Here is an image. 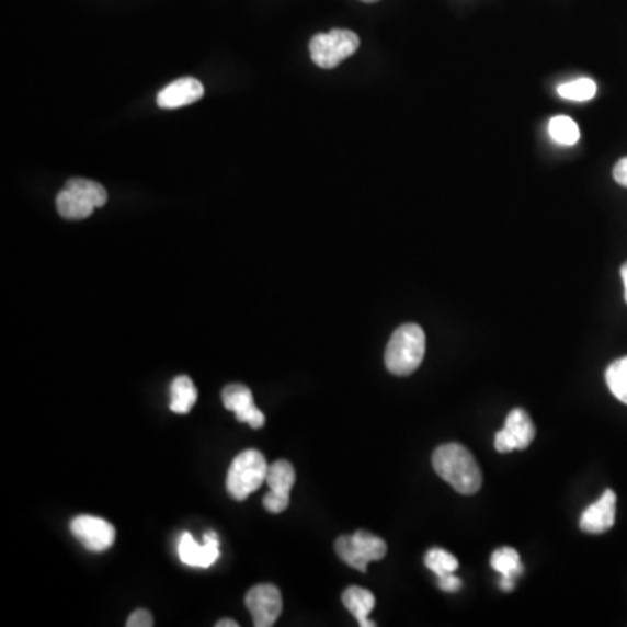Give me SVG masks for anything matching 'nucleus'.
<instances>
[{
    "label": "nucleus",
    "mask_w": 627,
    "mask_h": 627,
    "mask_svg": "<svg viewBox=\"0 0 627 627\" xmlns=\"http://www.w3.org/2000/svg\"><path fill=\"white\" fill-rule=\"evenodd\" d=\"M605 378L612 395L619 399L620 403L627 404V356L614 361L606 369Z\"/></svg>",
    "instance_id": "obj_19"
},
{
    "label": "nucleus",
    "mask_w": 627,
    "mask_h": 627,
    "mask_svg": "<svg viewBox=\"0 0 627 627\" xmlns=\"http://www.w3.org/2000/svg\"><path fill=\"white\" fill-rule=\"evenodd\" d=\"M203 96L204 86L194 77H183L166 86L164 90L157 94V105L166 111H173V109L192 105Z\"/></svg>",
    "instance_id": "obj_14"
},
{
    "label": "nucleus",
    "mask_w": 627,
    "mask_h": 627,
    "mask_svg": "<svg viewBox=\"0 0 627 627\" xmlns=\"http://www.w3.org/2000/svg\"><path fill=\"white\" fill-rule=\"evenodd\" d=\"M614 180L619 183L620 187L627 189V157H623L614 166Z\"/></svg>",
    "instance_id": "obj_24"
},
{
    "label": "nucleus",
    "mask_w": 627,
    "mask_h": 627,
    "mask_svg": "<svg viewBox=\"0 0 627 627\" xmlns=\"http://www.w3.org/2000/svg\"><path fill=\"white\" fill-rule=\"evenodd\" d=\"M73 537L93 552L111 549L115 543V528L111 523L96 516H77L70 523Z\"/></svg>",
    "instance_id": "obj_8"
},
{
    "label": "nucleus",
    "mask_w": 627,
    "mask_h": 627,
    "mask_svg": "<svg viewBox=\"0 0 627 627\" xmlns=\"http://www.w3.org/2000/svg\"><path fill=\"white\" fill-rule=\"evenodd\" d=\"M490 563H492V568L495 572L501 573L502 577L511 579V581L514 582H516L517 577L523 573L522 558H520V555H517L516 549H513V547H501V549H497L492 555Z\"/></svg>",
    "instance_id": "obj_17"
},
{
    "label": "nucleus",
    "mask_w": 627,
    "mask_h": 627,
    "mask_svg": "<svg viewBox=\"0 0 627 627\" xmlns=\"http://www.w3.org/2000/svg\"><path fill=\"white\" fill-rule=\"evenodd\" d=\"M109 195L103 185L93 180H68L64 191L56 197V209L65 220H84L98 208L105 206Z\"/></svg>",
    "instance_id": "obj_3"
},
{
    "label": "nucleus",
    "mask_w": 627,
    "mask_h": 627,
    "mask_svg": "<svg viewBox=\"0 0 627 627\" xmlns=\"http://www.w3.org/2000/svg\"><path fill=\"white\" fill-rule=\"evenodd\" d=\"M437 585H440L441 590L446 591V593H457V591L463 588V581H460L455 573H449V575L440 577V579H437Z\"/></svg>",
    "instance_id": "obj_23"
},
{
    "label": "nucleus",
    "mask_w": 627,
    "mask_h": 627,
    "mask_svg": "<svg viewBox=\"0 0 627 627\" xmlns=\"http://www.w3.org/2000/svg\"><path fill=\"white\" fill-rule=\"evenodd\" d=\"M244 603L256 627L274 626L283 612L281 591L272 584H259L251 588L244 597Z\"/></svg>",
    "instance_id": "obj_7"
},
{
    "label": "nucleus",
    "mask_w": 627,
    "mask_h": 627,
    "mask_svg": "<svg viewBox=\"0 0 627 627\" xmlns=\"http://www.w3.org/2000/svg\"><path fill=\"white\" fill-rule=\"evenodd\" d=\"M295 479V469L288 460H277L269 466L267 485L271 492L263 497V508L267 509L269 513L280 514L288 509Z\"/></svg>",
    "instance_id": "obj_10"
},
{
    "label": "nucleus",
    "mask_w": 627,
    "mask_h": 627,
    "mask_svg": "<svg viewBox=\"0 0 627 627\" xmlns=\"http://www.w3.org/2000/svg\"><path fill=\"white\" fill-rule=\"evenodd\" d=\"M615 505H617V495L614 490H605L600 501L591 504L582 513L581 531L585 534L600 535L611 531L615 523Z\"/></svg>",
    "instance_id": "obj_13"
},
{
    "label": "nucleus",
    "mask_w": 627,
    "mask_h": 627,
    "mask_svg": "<svg viewBox=\"0 0 627 627\" xmlns=\"http://www.w3.org/2000/svg\"><path fill=\"white\" fill-rule=\"evenodd\" d=\"M425 567L440 579V577L449 575L457 572L458 560L454 555H449L445 549L434 547L425 555Z\"/></svg>",
    "instance_id": "obj_21"
},
{
    "label": "nucleus",
    "mask_w": 627,
    "mask_h": 627,
    "mask_svg": "<svg viewBox=\"0 0 627 627\" xmlns=\"http://www.w3.org/2000/svg\"><path fill=\"white\" fill-rule=\"evenodd\" d=\"M127 627H152L153 617L150 612L144 611V608H138V611L133 612L129 615V619L126 623Z\"/></svg>",
    "instance_id": "obj_22"
},
{
    "label": "nucleus",
    "mask_w": 627,
    "mask_h": 627,
    "mask_svg": "<svg viewBox=\"0 0 627 627\" xmlns=\"http://www.w3.org/2000/svg\"><path fill=\"white\" fill-rule=\"evenodd\" d=\"M596 82L593 79H588V77H582V79H575V81L565 82L558 88V94L565 100H570V102H588V100H593L596 96Z\"/></svg>",
    "instance_id": "obj_20"
},
{
    "label": "nucleus",
    "mask_w": 627,
    "mask_h": 627,
    "mask_svg": "<svg viewBox=\"0 0 627 627\" xmlns=\"http://www.w3.org/2000/svg\"><path fill=\"white\" fill-rule=\"evenodd\" d=\"M433 467L441 479H445L455 492L475 495L483 483V475L475 455L457 443L440 446L433 455Z\"/></svg>",
    "instance_id": "obj_1"
},
{
    "label": "nucleus",
    "mask_w": 627,
    "mask_h": 627,
    "mask_svg": "<svg viewBox=\"0 0 627 627\" xmlns=\"http://www.w3.org/2000/svg\"><path fill=\"white\" fill-rule=\"evenodd\" d=\"M425 356V333L419 324L408 322L390 337L386 349V366L390 374L407 377L422 365Z\"/></svg>",
    "instance_id": "obj_2"
},
{
    "label": "nucleus",
    "mask_w": 627,
    "mask_h": 627,
    "mask_svg": "<svg viewBox=\"0 0 627 627\" xmlns=\"http://www.w3.org/2000/svg\"><path fill=\"white\" fill-rule=\"evenodd\" d=\"M197 403V389L194 381L187 375H180L171 384V411L179 415H187L189 411Z\"/></svg>",
    "instance_id": "obj_16"
},
{
    "label": "nucleus",
    "mask_w": 627,
    "mask_h": 627,
    "mask_svg": "<svg viewBox=\"0 0 627 627\" xmlns=\"http://www.w3.org/2000/svg\"><path fill=\"white\" fill-rule=\"evenodd\" d=\"M309 49L314 64L330 70L360 49V37L354 32L337 29L328 34L314 35Z\"/></svg>",
    "instance_id": "obj_6"
},
{
    "label": "nucleus",
    "mask_w": 627,
    "mask_h": 627,
    "mask_svg": "<svg viewBox=\"0 0 627 627\" xmlns=\"http://www.w3.org/2000/svg\"><path fill=\"white\" fill-rule=\"evenodd\" d=\"M620 276H623L624 288H626V301H627V262L620 267Z\"/></svg>",
    "instance_id": "obj_26"
},
{
    "label": "nucleus",
    "mask_w": 627,
    "mask_h": 627,
    "mask_svg": "<svg viewBox=\"0 0 627 627\" xmlns=\"http://www.w3.org/2000/svg\"><path fill=\"white\" fill-rule=\"evenodd\" d=\"M179 556L187 567L209 568L220 558V540L218 535L208 532L201 546L191 534H183L179 543Z\"/></svg>",
    "instance_id": "obj_12"
},
{
    "label": "nucleus",
    "mask_w": 627,
    "mask_h": 627,
    "mask_svg": "<svg viewBox=\"0 0 627 627\" xmlns=\"http://www.w3.org/2000/svg\"><path fill=\"white\" fill-rule=\"evenodd\" d=\"M535 440V425L531 415L522 408L509 413L502 431L495 434V448L501 454H508L513 449H525Z\"/></svg>",
    "instance_id": "obj_9"
},
{
    "label": "nucleus",
    "mask_w": 627,
    "mask_h": 627,
    "mask_svg": "<svg viewBox=\"0 0 627 627\" xmlns=\"http://www.w3.org/2000/svg\"><path fill=\"white\" fill-rule=\"evenodd\" d=\"M238 626H239V624L232 619H221V620H218V623H217V627H238Z\"/></svg>",
    "instance_id": "obj_25"
},
{
    "label": "nucleus",
    "mask_w": 627,
    "mask_h": 627,
    "mask_svg": "<svg viewBox=\"0 0 627 627\" xmlns=\"http://www.w3.org/2000/svg\"><path fill=\"white\" fill-rule=\"evenodd\" d=\"M335 551L340 560L360 572H366L372 561L381 560L387 555V544L377 535L360 531L337 538Z\"/></svg>",
    "instance_id": "obj_5"
},
{
    "label": "nucleus",
    "mask_w": 627,
    "mask_h": 627,
    "mask_svg": "<svg viewBox=\"0 0 627 627\" xmlns=\"http://www.w3.org/2000/svg\"><path fill=\"white\" fill-rule=\"evenodd\" d=\"M269 464L259 449H247L233 458L227 475V490L233 501H247L263 483H267Z\"/></svg>",
    "instance_id": "obj_4"
},
{
    "label": "nucleus",
    "mask_w": 627,
    "mask_h": 627,
    "mask_svg": "<svg viewBox=\"0 0 627 627\" xmlns=\"http://www.w3.org/2000/svg\"><path fill=\"white\" fill-rule=\"evenodd\" d=\"M224 407L233 411V415L242 424L253 429H262L265 425V415L254 407L253 392L242 384H230L221 390Z\"/></svg>",
    "instance_id": "obj_11"
},
{
    "label": "nucleus",
    "mask_w": 627,
    "mask_h": 627,
    "mask_svg": "<svg viewBox=\"0 0 627 627\" xmlns=\"http://www.w3.org/2000/svg\"><path fill=\"white\" fill-rule=\"evenodd\" d=\"M549 136L556 144L572 147L581 138V129L577 126L575 121L570 119L567 115H556L549 121Z\"/></svg>",
    "instance_id": "obj_18"
},
{
    "label": "nucleus",
    "mask_w": 627,
    "mask_h": 627,
    "mask_svg": "<svg viewBox=\"0 0 627 627\" xmlns=\"http://www.w3.org/2000/svg\"><path fill=\"white\" fill-rule=\"evenodd\" d=\"M363 2H368V4H372V2H378V0H363Z\"/></svg>",
    "instance_id": "obj_27"
},
{
    "label": "nucleus",
    "mask_w": 627,
    "mask_h": 627,
    "mask_svg": "<svg viewBox=\"0 0 627 627\" xmlns=\"http://www.w3.org/2000/svg\"><path fill=\"white\" fill-rule=\"evenodd\" d=\"M342 603L361 627H375V623L369 620V614L375 608L374 593L360 585H351L342 594Z\"/></svg>",
    "instance_id": "obj_15"
}]
</instances>
